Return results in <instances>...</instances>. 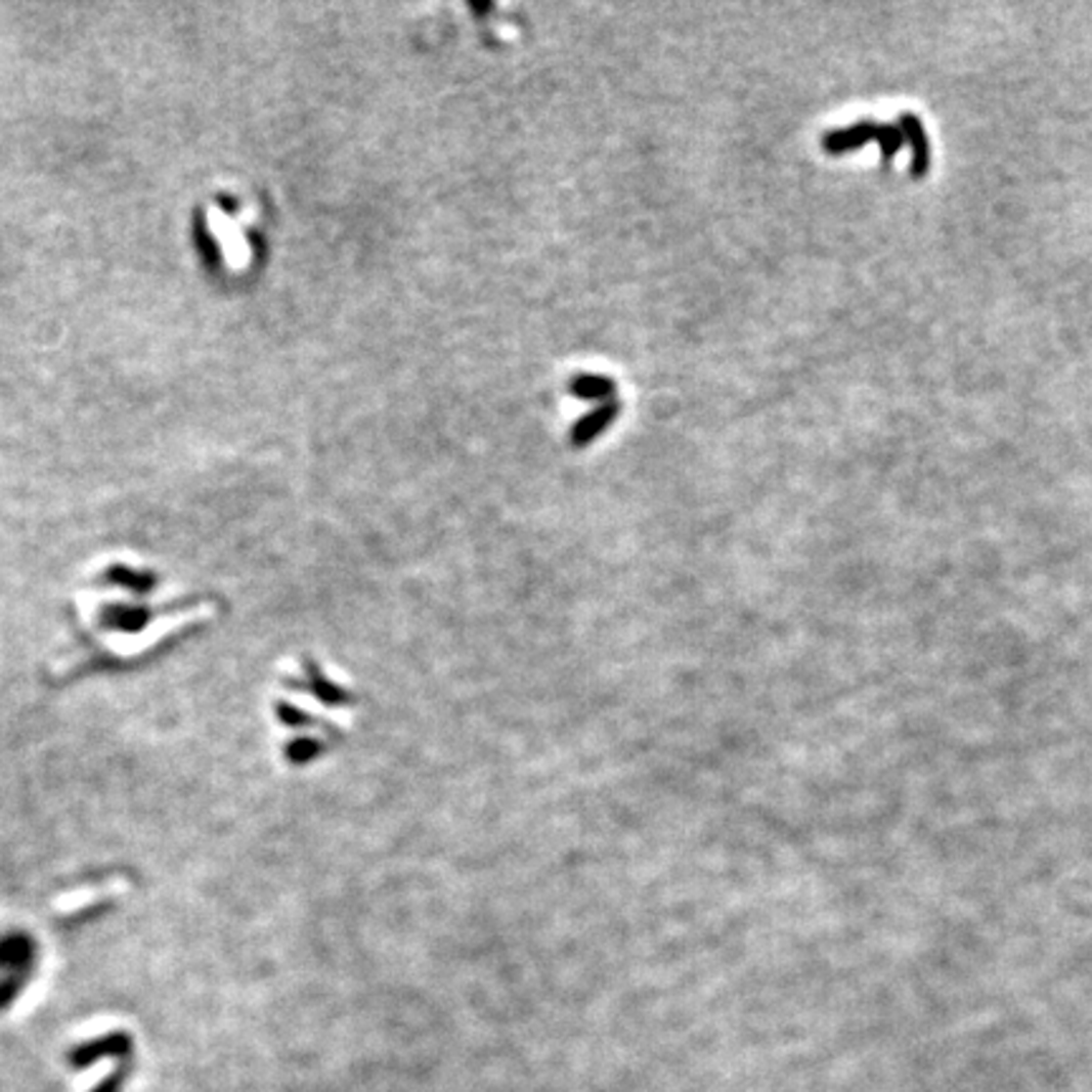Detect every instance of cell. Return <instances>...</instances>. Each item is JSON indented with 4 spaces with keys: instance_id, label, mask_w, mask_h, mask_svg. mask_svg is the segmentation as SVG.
<instances>
[{
    "instance_id": "obj_12",
    "label": "cell",
    "mask_w": 1092,
    "mask_h": 1092,
    "mask_svg": "<svg viewBox=\"0 0 1092 1092\" xmlns=\"http://www.w3.org/2000/svg\"><path fill=\"white\" fill-rule=\"evenodd\" d=\"M875 142L880 144V155H882V163H890L892 158H896L898 152H901V147L906 144V137H903L901 127L890 125V122H885V125L878 127V139Z\"/></svg>"
},
{
    "instance_id": "obj_13",
    "label": "cell",
    "mask_w": 1092,
    "mask_h": 1092,
    "mask_svg": "<svg viewBox=\"0 0 1092 1092\" xmlns=\"http://www.w3.org/2000/svg\"><path fill=\"white\" fill-rule=\"evenodd\" d=\"M129 1067H132V1062H120L115 1067V1073H112L110 1078L101 1080V1083L96 1085V1088L91 1092H120L122 1085H125L127 1078H129Z\"/></svg>"
},
{
    "instance_id": "obj_7",
    "label": "cell",
    "mask_w": 1092,
    "mask_h": 1092,
    "mask_svg": "<svg viewBox=\"0 0 1092 1092\" xmlns=\"http://www.w3.org/2000/svg\"><path fill=\"white\" fill-rule=\"evenodd\" d=\"M898 127H901L903 137L911 147V177L913 180H923L930 172V142L923 122L911 112H906V115L898 117Z\"/></svg>"
},
{
    "instance_id": "obj_2",
    "label": "cell",
    "mask_w": 1092,
    "mask_h": 1092,
    "mask_svg": "<svg viewBox=\"0 0 1092 1092\" xmlns=\"http://www.w3.org/2000/svg\"><path fill=\"white\" fill-rule=\"evenodd\" d=\"M195 602V600H187ZM187 602H177L172 607H149V605H125V602H112V605L101 607L99 612V625L106 632H122V635H137L147 630L149 622L160 615H170L175 610H185Z\"/></svg>"
},
{
    "instance_id": "obj_9",
    "label": "cell",
    "mask_w": 1092,
    "mask_h": 1092,
    "mask_svg": "<svg viewBox=\"0 0 1092 1092\" xmlns=\"http://www.w3.org/2000/svg\"><path fill=\"white\" fill-rule=\"evenodd\" d=\"M567 390L572 392L577 400H612L615 397V380L612 378H605V375H577V378H572V382L567 385Z\"/></svg>"
},
{
    "instance_id": "obj_11",
    "label": "cell",
    "mask_w": 1092,
    "mask_h": 1092,
    "mask_svg": "<svg viewBox=\"0 0 1092 1092\" xmlns=\"http://www.w3.org/2000/svg\"><path fill=\"white\" fill-rule=\"evenodd\" d=\"M276 718L281 720L283 726H289V729H311V726H319V729H332L335 731V726L332 724H324V720H319L316 715L306 713L304 708H296L292 706V703H283L278 701L276 703Z\"/></svg>"
},
{
    "instance_id": "obj_1",
    "label": "cell",
    "mask_w": 1092,
    "mask_h": 1092,
    "mask_svg": "<svg viewBox=\"0 0 1092 1092\" xmlns=\"http://www.w3.org/2000/svg\"><path fill=\"white\" fill-rule=\"evenodd\" d=\"M39 961V946L24 930L0 935V1011L24 994Z\"/></svg>"
},
{
    "instance_id": "obj_10",
    "label": "cell",
    "mask_w": 1092,
    "mask_h": 1092,
    "mask_svg": "<svg viewBox=\"0 0 1092 1092\" xmlns=\"http://www.w3.org/2000/svg\"><path fill=\"white\" fill-rule=\"evenodd\" d=\"M324 751L326 746L321 744L319 739H314V736H299V739L287 744V758L296 763V767H304V763L314 761V758H319Z\"/></svg>"
},
{
    "instance_id": "obj_5",
    "label": "cell",
    "mask_w": 1092,
    "mask_h": 1092,
    "mask_svg": "<svg viewBox=\"0 0 1092 1092\" xmlns=\"http://www.w3.org/2000/svg\"><path fill=\"white\" fill-rule=\"evenodd\" d=\"M620 412L622 405L615 397L602 402V405H597L595 410H589L587 416H582L572 425V430H569V443H572L574 448H587L592 440L600 438V435L620 418Z\"/></svg>"
},
{
    "instance_id": "obj_3",
    "label": "cell",
    "mask_w": 1092,
    "mask_h": 1092,
    "mask_svg": "<svg viewBox=\"0 0 1092 1092\" xmlns=\"http://www.w3.org/2000/svg\"><path fill=\"white\" fill-rule=\"evenodd\" d=\"M304 675L301 681H296V678H287V686L294 688V691H304L309 693V696H314L316 701L324 703V706H332V708H339V706H352L354 703V696L347 691V688L337 686L335 681H330V678L321 672L319 665L314 663V660L306 658L304 660Z\"/></svg>"
},
{
    "instance_id": "obj_8",
    "label": "cell",
    "mask_w": 1092,
    "mask_h": 1092,
    "mask_svg": "<svg viewBox=\"0 0 1092 1092\" xmlns=\"http://www.w3.org/2000/svg\"><path fill=\"white\" fill-rule=\"evenodd\" d=\"M101 579H104L106 584H112V587L132 592L134 597H147L158 587V574L144 572V569L139 572V569L125 567V564H112Z\"/></svg>"
},
{
    "instance_id": "obj_4",
    "label": "cell",
    "mask_w": 1092,
    "mask_h": 1092,
    "mask_svg": "<svg viewBox=\"0 0 1092 1092\" xmlns=\"http://www.w3.org/2000/svg\"><path fill=\"white\" fill-rule=\"evenodd\" d=\"M112 1057L120 1059V1062L132 1059V1037H129L127 1032H112V1035L86 1042L82 1047H74L72 1054H69V1062H72V1067L82 1069L94 1064L96 1059Z\"/></svg>"
},
{
    "instance_id": "obj_6",
    "label": "cell",
    "mask_w": 1092,
    "mask_h": 1092,
    "mask_svg": "<svg viewBox=\"0 0 1092 1092\" xmlns=\"http://www.w3.org/2000/svg\"><path fill=\"white\" fill-rule=\"evenodd\" d=\"M878 127L880 125H875L873 120H860L849 127L832 129V132L822 134V152L832 155V158L855 152V149L878 139Z\"/></svg>"
}]
</instances>
